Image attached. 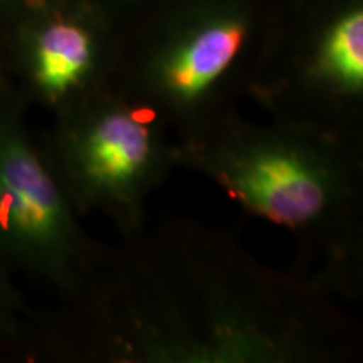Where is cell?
Masks as SVG:
<instances>
[{
  "instance_id": "1",
  "label": "cell",
  "mask_w": 363,
  "mask_h": 363,
  "mask_svg": "<svg viewBox=\"0 0 363 363\" xmlns=\"http://www.w3.org/2000/svg\"><path fill=\"white\" fill-rule=\"evenodd\" d=\"M175 145L177 165L296 235L330 234L357 208V167L335 128L299 120L254 125L227 111Z\"/></svg>"
},
{
  "instance_id": "2",
  "label": "cell",
  "mask_w": 363,
  "mask_h": 363,
  "mask_svg": "<svg viewBox=\"0 0 363 363\" xmlns=\"http://www.w3.org/2000/svg\"><path fill=\"white\" fill-rule=\"evenodd\" d=\"M61 115L52 165L72 202L138 233L150 195L177 167L169 125L128 91L108 86Z\"/></svg>"
},
{
  "instance_id": "3",
  "label": "cell",
  "mask_w": 363,
  "mask_h": 363,
  "mask_svg": "<svg viewBox=\"0 0 363 363\" xmlns=\"http://www.w3.org/2000/svg\"><path fill=\"white\" fill-rule=\"evenodd\" d=\"M56 169L13 113L0 111V257L79 294L101 271V249L78 220Z\"/></svg>"
},
{
  "instance_id": "4",
  "label": "cell",
  "mask_w": 363,
  "mask_h": 363,
  "mask_svg": "<svg viewBox=\"0 0 363 363\" xmlns=\"http://www.w3.org/2000/svg\"><path fill=\"white\" fill-rule=\"evenodd\" d=\"M251 22L238 9L199 17L172 35L148 59L128 91L182 135L230 111L225 84L246 49Z\"/></svg>"
},
{
  "instance_id": "5",
  "label": "cell",
  "mask_w": 363,
  "mask_h": 363,
  "mask_svg": "<svg viewBox=\"0 0 363 363\" xmlns=\"http://www.w3.org/2000/svg\"><path fill=\"white\" fill-rule=\"evenodd\" d=\"M27 69L40 101L61 111L104 88L96 35L74 17H52L34 30Z\"/></svg>"
},
{
  "instance_id": "6",
  "label": "cell",
  "mask_w": 363,
  "mask_h": 363,
  "mask_svg": "<svg viewBox=\"0 0 363 363\" xmlns=\"http://www.w3.org/2000/svg\"><path fill=\"white\" fill-rule=\"evenodd\" d=\"M315 123L331 128L330 115L355 111L363 99V11L353 6L326 27L308 71Z\"/></svg>"
},
{
  "instance_id": "7",
  "label": "cell",
  "mask_w": 363,
  "mask_h": 363,
  "mask_svg": "<svg viewBox=\"0 0 363 363\" xmlns=\"http://www.w3.org/2000/svg\"><path fill=\"white\" fill-rule=\"evenodd\" d=\"M2 259V257H0ZM16 311H17V299L13 296L12 288L7 283V278L4 276L2 267H0V328L6 331H12L16 326Z\"/></svg>"
},
{
  "instance_id": "8",
  "label": "cell",
  "mask_w": 363,
  "mask_h": 363,
  "mask_svg": "<svg viewBox=\"0 0 363 363\" xmlns=\"http://www.w3.org/2000/svg\"><path fill=\"white\" fill-rule=\"evenodd\" d=\"M0 2H4V0H0Z\"/></svg>"
}]
</instances>
